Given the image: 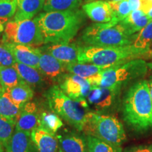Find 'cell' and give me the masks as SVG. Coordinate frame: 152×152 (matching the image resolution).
<instances>
[{"mask_svg": "<svg viewBox=\"0 0 152 152\" xmlns=\"http://www.w3.org/2000/svg\"><path fill=\"white\" fill-rule=\"evenodd\" d=\"M40 28L45 44L70 42L85 20L84 11L45 12L34 18Z\"/></svg>", "mask_w": 152, "mask_h": 152, "instance_id": "1", "label": "cell"}, {"mask_svg": "<svg viewBox=\"0 0 152 152\" xmlns=\"http://www.w3.org/2000/svg\"><path fill=\"white\" fill-rule=\"evenodd\" d=\"M125 121L133 130L145 132L152 129V100L148 81H138L130 87L123 104Z\"/></svg>", "mask_w": 152, "mask_h": 152, "instance_id": "2", "label": "cell"}, {"mask_svg": "<svg viewBox=\"0 0 152 152\" xmlns=\"http://www.w3.org/2000/svg\"><path fill=\"white\" fill-rule=\"evenodd\" d=\"M146 54L147 53L132 45L121 47L87 46L80 47L77 60L78 62L94 64L106 69L136 59Z\"/></svg>", "mask_w": 152, "mask_h": 152, "instance_id": "3", "label": "cell"}, {"mask_svg": "<svg viewBox=\"0 0 152 152\" xmlns=\"http://www.w3.org/2000/svg\"><path fill=\"white\" fill-rule=\"evenodd\" d=\"M136 34H132L122 22L96 23L83 32L82 39L88 46L121 47L132 45Z\"/></svg>", "mask_w": 152, "mask_h": 152, "instance_id": "4", "label": "cell"}, {"mask_svg": "<svg viewBox=\"0 0 152 152\" xmlns=\"http://www.w3.org/2000/svg\"><path fill=\"white\" fill-rule=\"evenodd\" d=\"M45 97L51 111L77 131H83L90 113L87 107L68 96L57 85L47 91Z\"/></svg>", "mask_w": 152, "mask_h": 152, "instance_id": "5", "label": "cell"}, {"mask_svg": "<svg viewBox=\"0 0 152 152\" xmlns=\"http://www.w3.org/2000/svg\"><path fill=\"white\" fill-rule=\"evenodd\" d=\"M84 131L87 135L94 137L100 140L121 148L126 139L123 124L113 115L90 112L85 123Z\"/></svg>", "mask_w": 152, "mask_h": 152, "instance_id": "6", "label": "cell"}, {"mask_svg": "<svg viewBox=\"0 0 152 152\" xmlns=\"http://www.w3.org/2000/svg\"><path fill=\"white\" fill-rule=\"evenodd\" d=\"M147 64L144 60L136 58L106 68L102 72L100 87L118 91L123 85L132 80L142 77L147 73Z\"/></svg>", "mask_w": 152, "mask_h": 152, "instance_id": "7", "label": "cell"}, {"mask_svg": "<svg viewBox=\"0 0 152 152\" xmlns=\"http://www.w3.org/2000/svg\"><path fill=\"white\" fill-rule=\"evenodd\" d=\"M2 42L32 47L45 44L40 28L34 19L9 20L6 25Z\"/></svg>", "mask_w": 152, "mask_h": 152, "instance_id": "8", "label": "cell"}, {"mask_svg": "<svg viewBox=\"0 0 152 152\" xmlns=\"http://www.w3.org/2000/svg\"><path fill=\"white\" fill-rule=\"evenodd\" d=\"M93 86L89 81L74 74L69 73L63 76L59 87L72 99L78 102L88 108L87 96Z\"/></svg>", "mask_w": 152, "mask_h": 152, "instance_id": "9", "label": "cell"}, {"mask_svg": "<svg viewBox=\"0 0 152 152\" xmlns=\"http://www.w3.org/2000/svg\"><path fill=\"white\" fill-rule=\"evenodd\" d=\"M2 43L13 54L16 62L32 66L37 69L39 68V58L42 53L40 49L8 42H2Z\"/></svg>", "mask_w": 152, "mask_h": 152, "instance_id": "10", "label": "cell"}, {"mask_svg": "<svg viewBox=\"0 0 152 152\" xmlns=\"http://www.w3.org/2000/svg\"><path fill=\"white\" fill-rule=\"evenodd\" d=\"M47 45L41 48V51L51 54L61 62L66 64H71L78 62V54L80 47L75 44L58 43Z\"/></svg>", "mask_w": 152, "mask_h": 152, "instance_id": "11", "label": "cell"}, {"mask_svg": "<svg viewBox=\"0 0 152 152\" xmlns=\"http://www.w3.org/2000/svg\"><path fill=\"white\" fill-rule=\"evenodd\" d=\"M66 70L69 73L83 77L90 83L92 86H99L102 72L105 68L92 64L76 62L68 64Z\"/></svg>", "mask_w": 152, "mask_h": 152, "instance_id": "12", "label": "cell"}, {"mask_svg": "<svg viewBox=\"0 0 152 152\" xmlns=\"http://www.w3.org/2000/svg\"><path fill=\"white\" fill-rule=\"evenodd\" d=\"M118 91L100 86H93L87 96V102L98 111L106 110L113 105Z\"/></svg>", "mask_w": 152, "mask_h": 152, "instance_id": "13", "label": "cell"}, {"mask_svg": "<svg viewBox=\"0 0 152 152\" xmlns=\"http://www.w3.org/2000/svg\"><path fill=\"white\" fill-rule=\"evenodd\" d=\"M83 10L94 22L104 23L113 20V11L107 1L96 0L87 2L83 6Z\"/></svg>", "mask_w": 152, "mask_h": 152, "instance_id": "14", "label": "cell"}, {"mask_svg": "<svg viewBox=\"0 0 152 152\" xmlns=\"http://www.w3.org/2000/svg\"><path fill=\"white\" fill-rule=\"evenodd\" d=\"M39 116L37 104L28 102L22 107L16 123V130L31 133L38 127Z\"/></svg>", "mask_w": 152, "mask_h": 152, "instance_id": "15", "label": "cell"}, {"mask_svg": "<svg viewBox=\"0 0 152 152\" xmlns=\"http://www.w3.org/2000/svg\"><path fill=\"white\" fill-rule=\"evenodd\" d=\"M59 149L63 152H89L86 138L74 132L56 134Z\"/></svg>", "mask_w": 152, "mask_h": 152, "instance_id": "16", "label": "cell"}, {"mask_svg": "<svg viewBox=\"0 0 152 152\" xmlns=\"http://www.w3.org/2000/svg\"><path fill=\"white\" fill-rule=\"evenodd\" d=\"M5 149L6 152H38L31 133L16 129Z\"/></svg>", "mask_w": 152, "mask_h": 152, "instance_id": "17", "label": "cell"}, {"mask_svg": "<svg viewBox=\"0 0 152 152\" xmlns=\"http://www.w3.org/2000/svg\"><path fill=\"white\" fill-rule=\"evenodd\" d=\"M31 137L38 152H58L59 150L56 136L43 129H35L31 132Z\"/></svg>", "mask_w": 152, "mask_h": 152, "instance_id": "18", "label": "cell"}, {"mask_svg": "<svg viewBox=\"0 0 152 152\" xmlns=\"http://www.w3.org/2000/svg\"><path fill=\"white\" fill-rule=\"evenodd\" d=\"M66 66V64L61 62L51 54L42 52L38 69L42 75L50 78H56L67 71Z\"/></svg>", "mask_w": 152, "mask_h": 152, "instance_id": "19", "label": "cell"}, {"mask_svg": "<svg viewBox=\"0 0 152 152\" xmlns=\"http://www.w3.org/2000/svg\"><path fill=\"white\" fill-rule=\"evenodd\" d=\"M46 0H18L15 20H30L44 8Z\"/></svg>", "mask_w": 152, "mask_h": 152, "instance_id": "20", "label": "cell"}, {"mask_svg": "<svg viewBox=\"0 0 152 152\" xmlns=\"http://www.w3.org/2000/svg\"><path fill=\"white\" fill-rule=\"evenodd\" d=\"M21 109L22 107L11 99L9 93L3 91L0 95V115L16 123Z\"/></svg>", "mask_w": 152, "mask_h": 152, "instance_id": "21", "label": "cell"}, {"mask_svg": "<svg viewBox=\"0 0 152 152\" xmlns=\"http://www.w3.org/2000/svg\"><path fill=\"white\" fill-rule=\"evenodd\" d=\"M14 67L17 70L23 80L30 87H37L42 84V73L39 69L17 62L14 64Z\"/></svg>", "mask_w": 152, "mask_h": 152, "instance_id": "22", "label": "cell"}, {"mask_svg": "<svg viewBox=\"0 0 152 152\" xmlns=\"http://www.w3.org/2000/svg\"><path fill=\"white\" fill-rule=\"evenodd\" d=\"M63 125L64 123L61 118L53 111H44L39 113L37 128L56 134Z\"/></svg>", "mask_w": 152, "mask_h": 152, "instance_id": "23", "label": "cell"}, {"mask_svg": "<svg viewBox=\"0 0 152 152\" xmlns=\"http://www.w3.org/2000/svg\"><path fill=\"white\" fill-rule=\"evenodd\" d=\"M151 21L147 14L140 9L132 11L126 18L121 22L130 30L131 33L136 34L146 27Z\"/></svg>", "mask_w": 152, "mask_h": 152, "instance_id": "24", "label": "cell"}, {"mask_svg": "<svg viewBox=\"0 0 152 152\" xmlns=\"http://www.w3.org/2000/svg\"><path fill=\"white\" fill-rule=\"evenodd\" d=\"M9 96L16 104L23 107L25 104L30 102L34 96V91L29 85L25 81L7 91Z\"/></svg>", "mask_w": 152, "mask_h": 152, "instance_id": "25", "label": "cell"}, {"mask_svg": "<svg viewBox=\"0 0 152 152\" xmlns=\"http://www.w3.org/2000/svg\"><path fill=\"white\" fill-rule=\"evenodd\" d=\"M23 81L14 66H0V87L3 91H8Z\"/></svg>", "mask_w": 152, "mask_h": 152, "instance_id": "26", "label": "cell"}, {"mask_svg": "<svg viewBox=\"0 0 152 152\" xmlns=\"http://www.w3.org/2000/svg\"><path fill=\"white\" fill-rule=\"evenodd\" d=\"M83 0H46L43 10L45 12L66 11L77 9Z\"/></svg>", "mask_w": 152, "mask_h": 152, "instance_id": "27", "label": "cell"}, {"mask_svg": "<svg viewBox=\"0 0 152 152\" xmlns=\"http://www.w3.org/2000/svg\"><path fill=\"white\" fill-rule=\"evenodd\" d=\"M132 45L135 48L144 51L146 53L151 51V47L152 46V20L137 34Z\"/></svg>", "mask_w": 152, "mask_h": 152, "instance_id": "28", "label": "cell"}, {"mask_svg": "<svg viewBox=\"0 0 152 152\" xmlns=\"http://www.w3.org/2000/svg\"><path fill=\"white\" fill-rule=\"evenodd\" d=\"M113 11V22H121L126 18L132 12V8L128 0H121L117 1H109Z\"/></svg>", "mask_w": 152, "mask_h": 152, "instance_id": "29", "label": "cell"}, {"mask_svg": "<svg viewBox=\"0 0 152 152\" xmlns=\"http://www.w3.org/2000/svg\"><path fill=\"white\" fill-rule=\"evenodd\" d=\"M89 152H122L121 148H117L94 137L87 135Z\"/></svg>", "mask_w": 152, "mask_h": 152, "instance_id": "30", "label": "cell"}, {"mask_svg": "<svg viewBox=\"0 0 152 152\" xmlns=\"http://www.w3.org/2000/svg\"><path fill=\"white\" fill-rule=\"evenodd\" d=\"M16 129V123L0 115V144L7 147Z\"/></svg>", "mask_w": 152, "mask_h": 152, "instance_id": "31", "label": "cell"}, {"mask_svg": "<svg viewBox=\"0 0 152 152\" xmlns=\"http://www.w3.org/2000/svg\"><path fill=\"white\" fill-rule=\"evenodd\" d=\"M18 0H0V18H10L16 12Z\"/></svg>", "mask_w": 152, "mask_h": 152, "instance_id": "32", "label": "cell"}, {"mask_svg": "<svg viewBox=\"0 0 152 152\" xmlns=\"http://www.w3.org/2000/svg\"><path fill=\"white\" fill-rule=\"evenodd\" d=\"M15 64L16 61L9 49L3 43L0 44V66H14Z\"/></svg>", "mask_w": 152, "mask_h": 152, "instance_id": "33", "label": "cell"}, {"mask_svg": "<svg viewBox=\"0 0 152 152\" xmlns=\"http://www.w3.org/2000/svg\"><path fill=\"white\" fill-rule=\"evenodd\" d=\"M152 8V0H141V8L144 14L147 12L150 9Z\"/></svg>", "mask_w": 152, "mask_h": 152, "instance_id": "34", "label": "cell"}, {"mask_svg": "<svg viewBox=\"0 0 152 152\" xmlns=\"http://www.w3.org/2000/svg\"><path fill=\"white\" fill-rule=\"evenodd\" d=\"M9 21V18H0V39L3 37L6 25Z\"/></svg>", "mask_w": 152, "mask_h": 152, "instance_id": "35", "label": "cell"}, {"mask_svg": "<svg viewBox=\"0 0 152 152\" xmlns=\"http://www.w3.org/2000/svg\"><path fill=\"white\" fill-rule=\"evenodd\" d=\"M131 6L132 11L140 10L141 8V0H128Z\"/></svg>", "mask_w": 152, "mask_h": 152, "instance_id": "36", "label": "cell"}, {"mask_svg": "<svg viewBox=\"0 0 152 152\" xmlns=\"http://www.w3.org/2000/svg\"><path fill=\"white\" fill-rule=\"evenodd\" d=\"M130 152H152V146H146L133 149Z\"/></svg>", "mask_w": 152, "mask_h": 152, "instance_id": "37", "label": "cell"}, {"mask_svg": "<svg viewBox=\"0 0 152 152\" xmlns=\"http://www.w3.org/2000/svg\"><path fill=\"white\" fill-rule=\"evenodd\" d=\"M149 83V92H150V95H151V100H152V77L151 78V80L148 82Z\"/></svg>", "mask_w": 152, "mask_h": 152, "instance_id": "38", "label": "cell"}, {"mask_svg": "<svg viewBox=\"0 0 152 152\" xmlns=\"http://www.w3.org/2000/svg\"><path fill=\"white\" fill-rule=\"evenodd\" d=\"M88 2H90V1H96V0H86ZM104 1H121V0H104Z\"/></svg>", "mask_w": 152, "mask_h": 152, "instance_id": "39", "label": "cell"}, {"mask_svg": "<svg viewBox=\"0 0 152 152\" xmlns=\"http://www.w3.org/2000/svg\"><path fill=\"white\" fill-rule=\"evenodd\" d=\"M0 152H4V149H3V147L0 144Z\"/></svg>", "mask_w": 152, "mask_h": 152, "instance_id": "40", "label": "cell"}, {"mask_svg": "<svg viewBox=\"0 0 152 152\" xmlns=\"http://www.w3.org/2000/svg\"><path fill=\"white\" fill-rule=\"evenodd\" d=\"M2 92H3V90H2V89H1V87H0V95L1 94V93H2Z\"/></svg>", "mask_w": 152, "mask_h": 152, "instance_id": "41", "label": "cell"}, {"mask_svg": "<svg viewBox=\"0 0 152 152\" xmlns=\"http://www.w3.org/2000/svg\"><path fill=\"white\" fill-rule=\"evenodd\" d=\"M58 152H63L62 151H61V150L60 149H59V150H58Z\"/></svg>", "mask_w": 152, "mask_h": 152, "instance_id": "42", "label": "cell"}, {"mask_svg": "<svg viewBox=\"0 0 152 152\" xmlns=\"http://www.w3.org/2000/svg\"><path fill=\"white\" fill-rule=\"evenodd\" d=\"M151 55H152V50H151Z\"/></svg>", "mask_w": 152, "mask_h": 152, "instance_id": "43", "label": "cell"}]
</instances>
